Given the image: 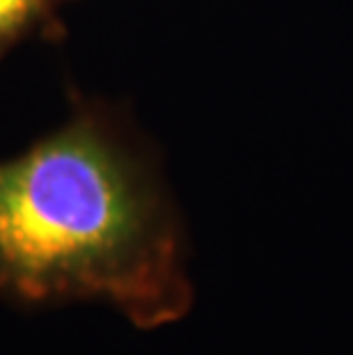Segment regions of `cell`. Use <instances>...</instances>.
Here are the masks:
<instances>
[{
	"label": "cell",
	"mask_w": 353,
	"mask_h": 355,
	"mask_svg": "<svg viewBox=\"0 0 353 355\" xmlns=\"http://www.w3.org/2000/svg\"><path fill=\"white\" fill-rule=\"evenodd\" d=\"M0 300L103 303L140 330L189 314L184 223L108 108L78 103L55 131L0 158Z\"/></svg>",
	"instance_id": "1"
},
{
	"label": "cell",
	"mask_w": 353,
	"mask_h": 355,
	"mask_svg": "<svg viewBox=\"0 0 353 355\" xmlns=\"http://www.w3.org/2000/svg\"><path fill=\"white\" fill-rule=\"evenodd\" d=\"M69 3L74 0H0V60L33 37H62L60 14Z\"/></svg>",
	"instance_id": "2"
}]
</instances>
